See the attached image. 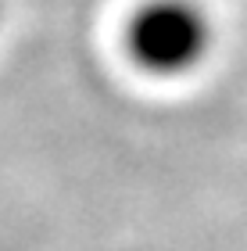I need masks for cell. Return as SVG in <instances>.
Returning a JSON list of instances; mask_svg holds the SVG:
<instances>
[{
  "mask_svg": "<svg viewBox=\"0 0 247 251\" xmlns=\"http://www.w3.org/2000/svg\"><path fill=\"white\" fill-rule=\"evenodd\" d=\"M211 25L194 0H147L126 25V50L143 72L179 75L208 54Z\"/></svg>",
  "mask_w": 247,
  "mask_h": 251,
  "instance_id": "cell-1",
  "label": "cell"
}]
</instances>
